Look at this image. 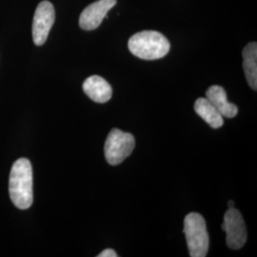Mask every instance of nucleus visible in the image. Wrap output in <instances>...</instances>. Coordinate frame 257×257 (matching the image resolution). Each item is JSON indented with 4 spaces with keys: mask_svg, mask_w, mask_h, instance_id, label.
<instances>
[{
    "mask_svg": "<svg viewBox=\"0 0 257 257\" xmlns=\"http://www.w3.org/2000/svg\"><path fill=\"white\" fill-rule=\"evenodd\" d=\"M9 192L14 205L20 210H27L33 205V168L27 158H19L12 167Z\"/></svg>",
    "mask_w": 257,
    "mask_h": 257,
    "instance_id": "obj_1",
    "label": "nucleus"
},
{
    "mask_svg": "<svg viewBox=\"0 0 257 257\" xmlns=\"http://www.w3.org/2000/svg\"><path fill=\"white\" fill-rule=\"evenodd\" d=\"M130 52L144 60H156L170 52L171 44L165 36L156 31H143L134 35L128 43Z\"/></svg>",
    "mask_w": 257,
    "mask_h": 257,
    "instance_id": "obj_2",
    "label": "nucleus"
},
{
    "mask_svg": "<svg viewBox=\"0 0 257 257\" xmlns=\"http://www.w3.org/2000/svg\"><path fill=\"white\" fill-rule=\"evenodd\" d=\"M184 233L190 256L205 257L208 254L210 239L206 222L200 213L191 212L184 219Z\"/></svg>",
    "mask_w": 257,
    "mask_h": 257,
    "instance_id": "obj_3",
    "label": "nucleus"
},
{
    "mask_svg": "<svg viewBox=\"0 0 257 257\" xmlns=\"http://www.w3.org/2000/svg\"><path fill=\"white\" fill-rule=\"evenodd\" d=\"M136 139L132 134L112 128L109 133L104 147V154L110 165L122 163L134 151Z\"/></svg>",
    "mask_w": 257,
    "mask_h": 257,
    "instance_id": "obj_4",
    "label": "nucleus"
},
{
    "mask_svg": "<svg viewBox=\"0 0 257 257\" xmlns=\"http://www.w3.org/2000/svg\"><path fill=\"white\" fill-rule=\"evenodd\" d=\"M222 229L226 232L227 246L231 249L242 248L247 241V229L241 212L230 208L224 215Z\"/></svg>",
    "mask_w": 257,
    "mask_h": 257,
    "instance_id": "obj_5",
    "label": "nucleus"
},
{
    "mask_svg": "<svg viewBox=\"0 0 257 257\" xmlns=\"http://www.w3.org/2000/svg\"><path fill=\"white\" fill-rule=\"evenodd\" d=\"M55 19V8L51 2L45 0L38 4L33 20V39L37 46L46 42Z\"/></svg>",
    "mask_w": 257,
    "mask_h": 257,
    "instance_id": "obj_6",
    "label": "nucleus"
},
{
    "mask_svg": "<svg viewBox=\"0 0 257 257\" xmlns=\"http://www.w3.org/2000/svg\"><path fill=\"white\" fill-rule=\"evenodd\" d=\"M116 4V0H97L86 7L79 18V26L85 31H92L101 24L107 14Z\"/></svg>",
    "mask_w": 257,
    "mask_h": 257,
    "instance_id": "obj_7",
    "label": "nucleus"
},
{
    "mask_svg": "<svg viewBox=\"0 0 257 257\" xmlns=\"http://www.w3.org/2000/svg\"><path fill=\"white\" fill-rule=\"evenodd\" d=\"M83 91L96 103H106L112 95L110 84L99 75H92L83 83Z\"/></svg>",
    "mask_w": 257,
    "mask_h": 257,
    "instance_id": "obj_8",
    "label": "nucleus"
},
{
    "mask_svg": "<svg viewBox=\"0 0 257 257\" xmlns=\"http://www.w3.org/2000/svg\"><path fill=\"white\" fill-rule=\"evenodd\" d=\"M206 98L217 109L222 116L233 118L238 113L237 106L228 101L226 91L221 86L213 85L210 87L206 92Z\"/></svg>",
    "mask_w": 257,
    "mask_h": 257,
    "instance_id": "obj_9",
    "label": "nucleus"
},
{
    "mask_svg": "<svg viewBox=\"0 0 257 257\" xmlns=\"http://www.w3.org/2000/svg\"><path fill=\"white\" fill-rule=\"evenodd\" d=\"M243 69L248 85L257 90V44L250 42L243 50Z\"/></svg>",
    "mask_w": 257,
    "mask_h": 257,
    "instance_id": "obj_10",
    "label": "nucleus"
},
{
    "mask_svg": "<svg viewBox=\"0 0 257 257\" xmlns=\"http://www.w3.org/2000/svg\"><path fill=\"white\" fill-rule=\"evenodd\" d=\"M194 110L211 128H219L223 126L222 114L207 98H198L194 103Z\"/></svg>",
    "mask_w": 257,
    "mask_h": 257,
    "instance_id": "obj_11",
    "label": "nucleus"
},
{
    "mask_svg": "<svg viewBox=\"0 0 257 257\" xmlns=\"http://www.w3.org/2000/svg\"><path fill=\"white\" fill-rule=\"evenodd\" d=\"M118 254L116 253V251L112 248H106L103 251H101L97 257H117Z\"/></svg>",
    "mask_w": 257,
    "mask_h": 257,
    "instance_id": "obj_12",
    "label": "nucleus"
},
{
    "mask_svg": "<svg viewBox=\"0 0 257 257\" xmlns=\"http://www.w3.org/2000/svg\"><path fill=\"white\" fill-rule=\"evenodd\" d=\"M228 206H229V209H230V208H234V202H233L232 200H230V201L228 202Z\"/></svg>",
    "mask_w": 257,
    "mask_h": 257,
    "instance_id": "obj_13",
    "label": "nucleus"
}]
</instances>
